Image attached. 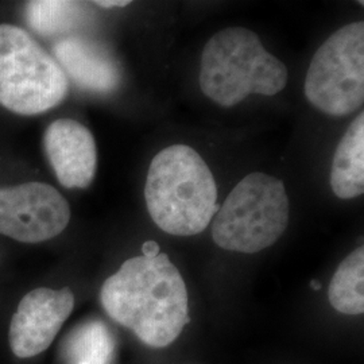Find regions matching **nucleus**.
Returning a JSON list of instances; mask_svg holds the SVG:
<instances>
[{"instance_id": "39448f33", "label": "nucleus", "mask_w": 364, "mask_h": 364, "mask_svg": "<svg viewBox=\"0 0 364 364\" xmlns=\"http://www.w3.org/2000/svg\"><path fill=\"white\" fill-rule=\"evenodd\" d=\"M69 81L54 57L21 27L0 25V105L39 115L65 100Z\"/></svg>"}, {"instance_id": "9b49d317", "label": "nucleus", "mask_w": 364, "mask_h": 364, "mask_svg": "<svg viewBox=\"0 0 364 364\" xmlns=\"http://www.w3.org/2000/svg\"><path fill=\"white\" fill-rule=\"evenodd\" d=\"M331 186L338 198L350 200L364 193V114L353 119L338 142L332 170Z\"/></svg>"}, {"instance_id": "20e7f679", "label": "nucleus", "mask_w": 364, "mask_h": 364, "mask_svg": "<svg viewBox=\"0 0 364 364\" xmlns=\"http://www.w3.org/2000/svg\"><path fill=\"white\" fill-rule=\"evenodd\" d=\"M290 203L284 182L251 173L228 195L212 220V237L227 251L255 254L287 231Z\"/></svg>"}, {"instance_id": "423d86ee", "label": "nucleus", "mask_w": 364, "mask_h": 364, "mask_svg": "<svg viewBox=\"0 0 364 364\" xmlns=\"http://www.w3.org/2000/svg\"><path fill=\"white\" fill-rule=\"evenodd\" d=\"M309 103L331 117H347L364 102V23L335 31L314 53L305 76Z\"/></svg>"}, {"instance_id": "f8f14e48", "label": "nucleus", "mask_w": 364, "mask_h": 364, "mask_svg": "<svg viewBox=\"0 0 364 364\" xmlns=\"http://www.w3.org/2000/svg\"><path fill=\"white\" fill-rule=\"evenodd\" d=\"M63 355L65 364H111L115 355V338L105 323L91 320L69 333Z\"/></svg>"}, {"instance_id": "4468645a", "label": "nucleus", "mask_w": 364, "mask_h": 364, "mask_svg": "<svg viewBox=\"0 0 364 364\" xmlns=\"http://www.w3.org/2000/svg\"><path fill=\"white\" fill-rule=\"evenodd\" d=\"M364 247L352 251L333 275L328 299L340 313L358 316L364 312Z\"/></svg>"}, {"instance_id": "7ed1b4c3", "label": "nucleus", "mask_w": 364, "mask_h": 364, "mask_svg": "<svg viewBox=\"0 0 364 364\" xmlns=\"http://www.w3.org/2000/svg\"><path fill=\"white\" fill-rule=\"evenodd\" d=\"M200 88L212 102L234 107L252 93L274 96L287 87L285 64L246 27H228L209 39L201 55Z\"/></svg>"}, {"instance_id": "f3484780", "label": "nucleus", "mask_w": 364, "mask_h": 364, "mask_svg": "<svg viewBox=\"0 0 364 364\" xmlns=\"http://www.w3.org/2000/svg\"><path fill=\"white\" fill-rule=\"evenodd\" d=\"M311 285H312L313 290H320L321 289V285L318 282H316V281H312Z\"/></svg>"}, {"instance_id": "6e6552de", "label": "nucleus", "mask_w": 364, "mask_h": 364, "mask_svg": "<svg viewBox=\"0 0 364 364\" xmlns=\"http://www.w3.org/2000/svg\"><path fill=\"white\" fill-rule=\"evenodd\" d=\"M75 308L70 289L38 287L21 299L10 324V347L26 359L46 351Z\"/></svg>"}, {"instance_id": "0eeeda50", "label": "nucleus", "mask_w": 364, "mask_h": 364, "mask_svg": "<svg viewBox=\"0 0 364 364\" xmlns=\"http://www.w3.org/2000/svg\"><path fill=\"white\" fill-rule=\"evenodd\" d=\"M70 207L55 188L26 182L0 189V234L22 243H41L61 234Z\"/></svg>"}, {"instance_id": "f257e3e1", "label": "nucleus", "mask_w": 364, "mask_h": 364, "mask_svg": "<svg viewBox=\"0 0 364 364\" xmlns=\"http://www.w3.org/2000/svg\"><path fill=\"white\" fill-rule=\"evenodd\" d=\"M111 318L132 331L142 343L164 348L189 323L188 290L166 254L126 260L107 278L100 291Z\"/></svg>"}, {"instance_id": "ddd939ff", "label": "nucleus", "mask_w": 364, "mask_h": 364, "mask_svg": "<svg viewBox=\"0 0 364 364\" xmlns=\"http://www.w3.org/2000/svg\"><path fill=\"white\" fill-rule=\"evenodd\" d=\"M25 14L28 26L42 37H54L76 30L90 18L85 4L61 0L28 1Z\"/></svg>"}, {"instance_id": "2eb2a0df", "label": "nucleus", "mask_w": 364, "mask_h": 364, "mask_svg": "<svg viewBox=\"0 0 364 364\" xmlns=\"http://www.w3.org/2000/svg\"><path fill=\"white\" fill-rule=\"evenodd\" d=\"M142 252H144V257H147V258H154V257H156L158 254H161V250H159L158 243H156L154 240H149V242L144 243V246H142Z\"/></svg>"}, {"instance_id": "1a4fd4ad", "label": "nucleus", "mask_w": 364, "mask_h": 364, "mask_svg": "<svg viewBox=\"0 0 364 364\" xmlns=\"http://www.w3.org/2000/svg\"><path fill=\"white\" fill-rule=\"evenodd\" d=\"M43 149L58 182L85 189L97 170V147L91 131L73 119H58L45 131Z\"/></svg>"}, {"instance_id": "9d476101", "label": "nucleus", "mask_w": 364, "mask_h": 364, "mask_svg": "<svg viewBox=\"0 0 364 364\" xmlns=\"http://www.w3.org/2000/svg\"><path fill=\"white\" fill-rule=\"evenodd\" d=\"M53 54L66 77L85 91L111 93L120 85L119 63L108 49L92 39L78 36L58 39Z\"/></svg>"}, {"instance_id": "f03ea898", "label": "nucleus", "mask_w": 364, "mask_h": 364, "mask_svg": "<svg viewBox=\"0 0 364 364\" xmlns=\"http://www.w3.org/2000/svg\"><path fill=\"white\" fill-rule=\"evenodd\" d=\"M144 198L153 221L176 236L201 234L219 210L215 177L203 156L186 144L169 146L153 158Z\"/></svg>"}, {"instance_id": "dca6fc26", "label": "nucleus", "mask_w": 364, "mask_h": 364, "mask_svg": "<svg viewBox=\"0 0 364 364\" xmlns=\"http://www.w3.org/2000/svg\"><path fill=\"white\" fill-rule=\"evenodd\" d=\"M131 1L129 0H99L95 1L96 6L99 7H105V9H112V7H126L129 6Z\"/></svg>"}]
</instances>
